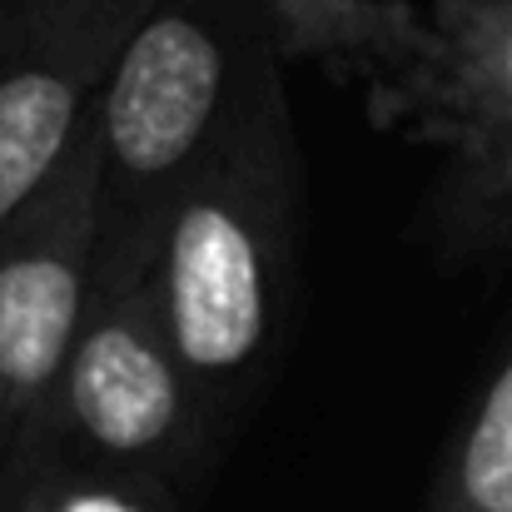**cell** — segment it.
I'll list each match as a JSON object with an SVG mask.
<instances>
[{
    "instance_id": "277c9868",
    "label": "cell",
    "mask_w": 512,
    "mask_h": 512,
    "mask_svg": "<svg viewBox=\"0 0 512 512\" xmlns=\"http://www.w3.org/2000/svg\"><path fill=\"white\" fill-rule=\"evenodd\" d=\"M100 239L95 115L65 165L0 219V453L40 413L85 314Z\"/></svg>"
},
{
    "instance_id": "9c48e42d",
    "label": "cell",
    "mask_w": 512,
    "mask_h": 512,
    "mask_svg": "<svg viewBox=\"0 0 512 512\" xmlns=\"http://www.w3.org/2000/svg\"><path fill=\"white\" fill-rule=\"evenodd\" d=\"M423 512H512V343L458 428Z\"/></svg>"
},
{
    "instance_id": "8fae6325",
    "label": "cell",
    "mask_w": 512,
    "mask_h": 512,
    "mask_svg": "<svg viewBox=\"0 0 512 512\" xmlns=\"http://www.w3.org/2000/svg\"><path fill=\"white\" fill-rule=\"evenodd\" d=\"M0 468H5V453H0Z\"/></svg>"
},
{
    "instance_id": "5b68a950",
    "label": "cell",
    "mask_w": 512,
    "mask_h": 512,
    "mask_svg": "<svg viewBox=\"0 0 512 512\" xmlns=\"http://www.w3.org/2000/svg\"><path fill=\"white\" fill-rule=\"evenodd\" d=\"M150 5L0 0V219L65 165Z\"/></svg>"
},
{
    "instance_id": "8992f818",
    "label": "cell",
    "mask_w": 512,
    "mask_h": 512,
    "mask_svg": "<svg viewBox=\"0 0 512 512\" xmlns=\"http://www.w3.org/2000/svg\"><path fill=\"white\" fill-rule=\"evenodd\" d=\"M378 115L438 145L512 120V0H433L413 60L378 95Z\"/></svg>"
},
{
    "instance_id": "ba28073f",
    "label": "cell",
    "mask_w": 512,
    "mask_h": 512,
    "mask_svg": "<svg viewBox=\"0 0 512 512\" xmlns=\"http://www.w3.org/2000/svg\"><path fill=\"white\" fill-rule=\"evenodd\" d=\"M0 512H184V493L120 468H100L30 423L5 448Z\"/></svg>"
},
{
    "instance_id": "52a82bcc",
    "label": "cell",
    "mask_w": 512,
    "mask_h": 512,
    "mask_svg": "<svg viewBox=\"0 0 512 512\" xmlns=\"http://www.w3.org/2000/svg\"><path fill=\"white\" fill-rule=\"evenodd\" d=\"M274 55L319 60L334 80L383 95L418 50L423 15L408 0H264Z\"/></svg>"
},
{
    "instance_id": "3957f363",
    "label": "cell",
    "mask_w": 512,
    "mask_h": 512,
    "mask_svg": "<svg viewBox=\"0 0 512 512\" xmlns=\"http://www.w3.org/2000/svg\"><path fill=\"white\" fill-rule=\"evenodd\" d=\"M150 264L145 254H95L80 329L30 423L100 468L184 493L214 453V433L165 339Z\"/></svg>"
},
{
    "instance_id": "7a4b0ae2",
    "label": "cell",
    "mask_w": 512,
    "mask_h": 512,
    "mask_svg": "<svg viewBox=\"0 0 512 512\" xmlns=\"http://www.w3.org/2000/svg\"><path fill=\"white\" fill-rule=\"evenodd\" d=\"M279 70L264 0H155L125 40L95 105L100 239L95 254L155 259L160 224L184 179L204 165Z\"/></svg>"
},
{
    "instance_id": "6da1fadb",
    "label": "cell",
    "mask_w": 512,
    "mask_h": 512,
    "mask_svg": "<svg viewBox=\"0 0 512 512\" xmlns=\"http://www.w3.org/2000/svg\"><path fill=\"white\" fill-rule=\"evenodd\" d=\"M304 224V155L269 70L204 165L184 179L155 239V304L209 433L239 413L289 334Z\"/></svg>"
},
{
    "instance_id": "30bf717a",
    "label": "cell",
    "mask_w": 512,
    "mask_h": 512,
    "mask_svg": "<svg viewBox=\"0 0 512 512\" xmlns=\"http://www.w3.org/2000/svg\"><path fill=\"white\" fill-rule=\"evenodd\" d=\"M458 160V189H463V209H473V219H483L488 229H508L512 224V120L488 125L458 145H448Z\"/></svg>"
}]
</instances>
